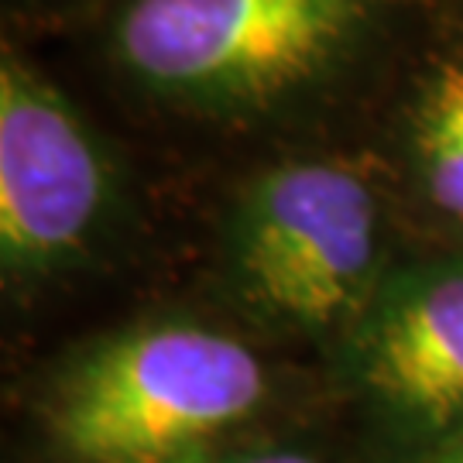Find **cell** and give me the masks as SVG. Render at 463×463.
<instances>
[{
    "label": "cell",
    "instance_id": "obj_1",
    "mask_svg": "<svg viewBox=\"0 0 463 463\" xmlns=\"http://www.w3.org/2000/svg\"><path fill=\"white\" fill-rule=\"evenodd\" d=\"M381 17L384 0H120L107 49L162 107L258 124L336 83Z\"/></svg>",
    "mask_w": 463,
    "mask_h": 463
},
{
    "label": "cell",
    "instance_id": "obj_2",
    "mask_svg": "<svg viewBox=\"0 0 463 463\" xmlns=\"http://www.w3.org/2000/svg\"><path fill=\"white\" fill-rule=\"evenodd\" d=\"M265 398V361L244 340L155 319L99 340L62 371L49 426L76 463H203Z\"/></svg>",
    "mask_w": 463,
    "mask_h": 463
},
{
    "label": "cell",
    "instance_id": "obj_3",
    "mask_svg": "<svg viewBox=\"0 0 463 463\" xmlns=\"http://www.w3.org/2000/svg\"><path fill=\"white\" fill-rule=\"evenodd\" d=\"M220 268L258 323L350 336L392 268L378 185L357 162L333 155L261 168L223 213Z\"/></svg>",
    "mask_w": 463,
    "mask_h": 463
},
{
    "label": "cell",
    "instance_id": "obj_4",
    "mask_svg": "<svg viewBox=\"0 0 463 463\" xmlns=\"http://www.w3.org/2000/svg\"><path fill=\"white\" fill-rule=\"evenodd\" d=\"M120 216L114 155L80 107L14 52L0 59V268L42 285L86 265Z\"/></svg>",
    "mask_w": 463,
    "mask_h": 463
},
{
    "label": "cell",
    "instance_id": "obj_5",
    "mask_svg": "<svg viewBox=\"0 0 463 463\" xmlns=\"http://www.w3.org/2000/svg\"><path fill=\"white\" fill-rule=\"evenodd\" d=\"M357 378L388 412L419 430L463 422V261L392 265L350 330Z\"/></svg>",
    "mask_w": 463,
    "mask_h": 463
},
{
    "label": "cell",
    "instance_id": "obj_6",
    "mask_svg": "<svg viewBox=\"0 0 463 463\" xmlns=\"http://www.w3.org/2000/svg\"><path fill=\"white\" fill-rule=\"evenodd\" d=\"M409 162L426 203L463 227V52L443 55L415 90Z\"/></svg>",
    "mask_w": 463,
    "mask_h": 463
},
{
    "label": "cell",
    "instance_id": "obj_7",
    "mask_svg": "<svg viewBox=\"0 0 463 463\" xmlns=\"http://www.w3.org/2000/svg\"><path fill=\"white\" fill-rule=\"evenodd\" d=\"M216 463H319L309 453H296V449H271V453H250V457H233V460Z\"/></svg>",
    "mask_w": 463,
    "mask_h": 463
},
{
    "label": "cell",
    "instance_id": "obj_8",
    "mask_svg": "<svg viewBox=\"0 0 463 463\" xmlns=\"http://www.w3.org/2000/svg\"><path fill=\"white\" fill-rule=\"evenodd\" d=\"M432 463H463V443L460 447H453L449 453H443V457H436Z\"/></svg>",
    "mask_w": 463,
    "mask_h": 463
}]
</instances>
